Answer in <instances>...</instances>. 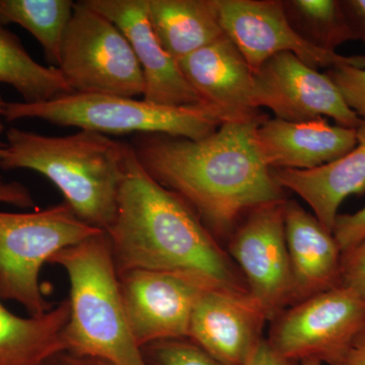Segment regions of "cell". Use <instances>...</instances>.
<instances>
[{
  "mask_svg": "<svg viewBox=\"0 0 365 365\" xmlns=\"http://www.w3.org/2000/svg\"><path fill=\"white\" fill-rule=\"evenodd\" d=\"M267 118L225 122L199 140L136 135L138 162L153 180L181 197L220 244L254 209L280 202L284 190L257 150L255 132Z\"/></svg>",
  "mask_w": 365,
  "mask_h": 365,
  "instance_id": "6da1fadb",
  "label": "cell"
},
{
  "mask_svg": "<svg viewBox=\"0 0 365 365\" xmlns=\"http://www.w3.org/2000/svg\"><path fill=\"white\" fill-rule=\"evenodd\" d=\"M106 234L118 274L134 269L172 271L215 287L248 290L225 247L181 197L150 177L132 145L116 218Z\"/></svg>",
  "mask_w": 365,
  "mask_h": 365,
  "instance_id": "7a4b0ae2",
  "label": "cell"
},
{
  "mask_svg": "<svg viewBox=\"0 0 365 365\" xmlns=\"http://www.w3.org/2000/svg\"><path fill=\"white\" fill-rule=\"evenodd\" d=\"M6 143L0 169L42 175L81 222L102 232L112 227L131 143L93 131L48 136L16 127Z\"/></svg>",
  "mask_w": 365,
  "mask_h": 365,
  "instance_id": "3957f363",
  "label": "cell"
},
{
  "mask_svg": "<svg viewBox=\"0 0 365 365\" xmlns=\"http://www.w3.org/2000/svg\"><path fill=\"white\" fill-rule=\"evenodd\" d=\"M49 264L68 276L66 352L113 365H148L131 332L106 232L60 251Z\"/></svg>",
  "mask_w": 365,
  "mask_h": 365,
  "instance_id": "277c9868",
  "label": "cell"
},
{
  "mask_svg": "<svg viewBox=\"0 0 365 365\" xmlns=\"http://www.w3.org/2000/svg\"><path fill=\"white\" fill-rule=\"evenodd\" d=\"M38 119L104 135L163 134L199 140L237 119L215 106L174 107L136 98L72 93L42 103L7 102L4 120ZM247 120V119H245Z\"/></svg>",
  "mask_w": 365,
  "mask_h": 365,
  "instance_id": "5b68a950",
  "label": "cell"
},
{
  "mask_svg": "<svg viewBox=\"0 0 365 365\" xmlns=\"http://www.w3.org/2000/svg\"><path fill=\"white\" fill-rule=\"evenodd\" d=\"M103 232L81 222L66 203L34 212L0 211V297L32 317L53 309L40 284L44 264L62 250Z\"/></svg>",
  "mask_w": 365,
  "mask_h": 365,
  "instance_id": "8992f818",
  "label": "cell"
},
{
  "mask_svg": "<svg viewBox=\"0 0 365 365\" xmlns=\"http://www.w3.org/2000/svg\"><path fill=\"white\" fill-rule=\"evenodd\" d=\"M57 68L73 93L143 97V71L128 40L86 0L74 4Z\"/></svg>",
  "mask_w": 365,
  "mask_h": 365,
  "instance_id": "52a82bcc",
  "label": "cell"
},
{
  "mask_svg": "<svg viewBox=\"0 0 365 365\" xmlns=\"http://www.w3.org/2000/svg\"><path fill=\"white\" fill-rule=\"evenodd\" d=\"M269 323L266 340L282 359L332 365L365 330V299L341 285L287 307Z\"/></svg>",
  "mask_w": 365,
  "mask_h": 365,
  "instance_id": "ba28073f",
  "label": "cell"
},
{
  "mask_svg": "<svg viewBox=\"0 0 365 365\" xmlns=\"http://www.w3.org/2000/svg\"><path fill=\"white\" fill-rule=\"evenodd\" d=\"M220 24L247 63L256 72L280 53H292L307 66L365 68V57L344 56L300 36L288 21L284 6L273 0H217Z\"/></svg>",
  "mask_w": 365,
  "mask_h": 365,
  "instance_id": "9c48e42d",
  "label": "cell"
},
{
  "mask_svg": "<svg viewBox=\"0 0 365 365\" xmlns=\"http://www.w3.org/2000/svg\"><path fill=\"white\" fill-rule=\"evenodd\" d=\"M131 332L139 347L158 341L188 338L194 309L207 281L172 271L134 269L118 274Z\"/></svg>",
  "mask_w": 365,
  "mask_h": 365,
  "instance_id": "30bf717a",
  "label": "cell"
},
{
  "mask_svg": "<svg viewBox=\"0 0 365 365\" xmlns=\"http://www.w3.org/2000/svg\"><path fill=\"white\" fill-rule=\"evenodd\" d=\"M284 201L254 209L235 228L225 250L269 322L294 304V282L285 237Z\"/></svg>",
  "mask_w": 365,
  "mask_h": 365,
  "instance_id": "8fae6325",
  "label": "cell"
},
{
  "mask_svg": "<svg viewBox=\"0 0 365 365\" xmlns=\"http://www.w3.org/2000/svg\"><path fill=\"white\" fill-rule=\"evenodd\" d=\"M257 109L267 108L276 119L304 122L332 118L339 126L356 129L362 119L346 105L329 78L292 53H280L254 72Z\"/></svg>",
  "mask_w": 365,
  "mask_h": 365,
  "instance_id": "7c38bea8",
  "label": "cell"
},
{
  "mask_svg": "<svg viewBox=\"0 0 365 365\" xmlns=\"http://www.w3.org/2000/svg\"><path fill=\"white\" fill-rule=\"evenodd\" d=\"M265 309L248 290L212 288L194 309L188 338L227 365H249L266 339Z\"/></svg>",
  "mask_w": 365,
  "mask_h": 365,
  "instance_id": "4fadbf2b",
  "label": "cell"
},
{
  "mask_svg": "<svg viewBox=\"0 0 365 365\" xmlns=\"http://www.w3.org/2000/svg\"><path fill=\"white\" fill-rule=\"evenodd\" d=\"M86 2L113 21L128 40L143 71V100L174 107L206 105L185 78L176 60L160 45L148 18V0Z\"/></svg>",
  "mask_w": 365,
  "mask_h": 365,
  "instance_id": "5bb4252c",
  "label": "cell"
},
{
  "mask_svg": "<svg viewBox=\"0 0 365 365\" xmlns=\"http://www.w3.org/2000/svg\"><path fill=\"white\" fill-rule=\"evenodd\" d=\"M356 129L324 118L304 122L267 119L255 132V144L270 170H307L338 160L356 145Z\"/></svg>",
  "mask_w": 365,
  "mask_h": 365,
  "instance_id": "9a60e30c",
  "label": "cell"
},
{
  "mask_svg": "<svg viewBox=\"0 0 365 365\" xmlns=\"http://www.w3.org/2000/svg\"><path fill=\"white\" fill-rule=\"evenodd\" d=\"M192 88L206 105L237 119L261 116L254 98V72L227 35L178 61Z\"/></svg>",
  "mask_w": 365,
  "mask_h": 365,
  "instance_id": "2e32d148",
  "label": "cell"
},
{
  "mask_svg": "<svg viewBox=\"0 0 365 365\" xmlns=\"http://www.w3.org/2000/svg\"><path fill=\"white\" fill-rule=\"evenodd\" d=\"M284 223L294 304L341 287L342 251L333 232L297 201L287 199Z\"/></svg>",
  "mask_w": 365,
  "mask_h": 365,
  "instance_id": "e0dca14e",
  "label": "cell"
},
{
  "mask_svg": "<svg viewBox=\"0 0 365 365\" xmlns=\"http://www.w3.org/2000/svg\"><path fill=\"white\" fill-rule=\"evenodd\" d=\"M356 138L349 153L316 169L272 170L281 188L299 196L331 232L343 201L365 190V119L356 128Z\"/></svg>",
  "mask_w": 365,
  "mask_h": 365,
  "instance_id": "ac0fdd59",
  "label": "cell"
},
{
  "mask_svg": "<svg viewBox=\"0 0 365 365\" xmlns=\"http://www.w3.org/2000/svg\"><path fill=\"white\" fill-rule=\"evenodd\" d=\"M0 297V365H47L66 352L71 304L62 300L39 317L16 316Z\"/></svg>",
  "mask_w": 365,
  "mask_h": 365,
  "instance_id": "d6986e66",
  "label": "cell"
},
{
  "mask_svg": "<svg viewBox=\"0 0 365 365\" xmlns=\"http://www.w3.org/2000/svg\"><path fill=\"white\" fill-rule=\"evenodd\" d=\"M160 45L176 61L225 35L217 0H148Z\"/></svg>",
  "mask_w": 365,
  "mask_h": 365,
  "instance_id": "ffe728a7",
  "label": "cell"
},
{
  "mask_svg": "<svg viewBox=\"0 0 365 365\" xmlns=\"http://www.w3.org/2000/svg\"><path fill=\"white\" fill-rule=\"evenodd\" d=\"M0 83L11 86L23 102L42 103L73 93L57 67L32 58L18 36L0 26Z\"/></svg>",
  "mask_w": 365,
  "mask_h": 365,
  "instance_id": "44dd1931",
  "label": "cell"
},
{
  "mask_svg": "<svg viewBox=\"0 0 365 365\" xmlns=\"http://www.w3.org/2000/svg\"><path fill=\"white\" fill-rule=\"evenodd\" d=\"M74 4L71 0H0V26L25 29L42 46L51 66L57 67Z\"/></svg>",
  "mask_w": 365,
  "mask_h": 365,
  "instance_id": "7402d4cb",
  "label": "cell"
},
{
  "mask_svg": "<svg viewBox=\"0 0 365 365\" xmlns=\"http://www.w3.org/2000/svg\"><path fill=\"white\" fill-rule=\"evenodd\" d=\"M141 350L148 365H227L189 338L158 341Z\"/></svg>",
  "mask_w": 365,
  "mask_h": 365,
  "instance_id": "603a6c76",
  "label": "cell"
},
{
  "mask_svg": "<svg viewBox=\"0 0 365 365\" xmlns=\"http://www.w3.org/2000/svg\"><path fill=\"white\" fill-rule=\"evenodd\" d=\"M328 76L339 90L346 105L365 119V68L351 66L334 67Z\"/></svg>",
  "mask_w": 365,
  "mask_h": 365,
  "instance_id": "cb8c5ba5",
  "label": "cell"
},
{
  "mask_svg": "<svg viewBox=\"0 0 365 365\" xmlns=\"http://www.w3.org/2000/svg\"><path fill=\"white\" fill-rule=\"evenodd\" d=\"M341 285L351 288L365 299V239L342 254Z\"/></svg>",
  "mask_w": 365,
  "mask_h": 365,
  "instance_id": "d4e9b609",
  "label": "cell"
},
{
  "mask_svg": "<svg viewBox=\"0 0 365 365\" xmlns=\"http://www.w3.org/2000/svg\"><path fill=\"white\" fill-rule=\"evenodd\" d=\"M333 235L342 254L365 239V206L352 215H338Z\"/></svg>",
  "mask_w": 365,
  "mask_h": 365,
  "instance_id": "484cf974",
  "label": "cell"
},
{
  "mask_svg": "<svg viewBox=\"0 0 365 365\" xmlns=\"http://www.w3.org/2000/svg\"><path fill=\"white\" fill-rule=\"evenodd\" d=\"M299 14L316 25L325 26L332 23L337 14V4L331 0H297L292 2Z\"/></svg>",
  "mask_w": 365,
  "mask_h": 365,
  "instance_id": "4316f807",
  "label": "cell"
},
{
  "mask_svg": "<svg viewBox=\"0 0 365 365\" xmlns=\"http://www.w3.org/2000/svg\"><path fill=\"white\" fill-rule=\"evenodd\" d=\"M0 203L20 208H32L36 205L30 190L16 181L0 182Z\"/></svg>",
  "mask_w": 365,
  "mask_h": 365,
  "instance_id": "83f0119b",
  "label": "cell"
},
{
  "mask_svg": "<svg viewBox=\"0 0 365 365\" xmlns=\"http://www.w3.org/2000/svg\"><path fill=\"white\" fill-rule=\"evenodd\" d=\"M332 365H365V330L356 336Z\"/></svg>",
  "mask_w": 365,
  "mask_h": 365,
  "instance_id": "f1b7e54d",
  "label": "cell"
},
{
  "mask_svg": "<svg viewBox=\"0 0 365 365\" xmlns=\"http://www.w3.org/2000/svg\"><path fill=\"white\" fill-rule=\"evenodd\" d=\"M249 365H299L295 362L288 361L282 359L279 355L271 349L267 340H264L258 351L255 354L254 359L250 362Z\"/></svg>",
  "mask_w": 365,
  "mask_h": 365,
  "instance_id": "f546056e",
  "label": "cell"
},
{
  "mask_svg": "<svg viewBox=\"0 0 365 365\" xmlns=\"http://www.w3.org/2000/svg\"><path fill=\"white\" fill-rule=\"evenodd\" d=\"M47 365H113L97 357L83 356V355L72 354L62 352L55 356Z\"/></svg>",
  "mask_w": 365,
  "mask_h": 365,
  "instance_id": "4dcf8cb0",
  "label": "cell"
},
{
  "mask_svg": "<svg viewBox=\"0 0 365 365\" xmlns=\"http://www.w3.org/2000/svg\"><path fill=\"white\" fill-rule=\"evenodd\" d=\"M6 101L4 98L0 96V134L4 133V130H6V126H4V113H6Z\"/></svg>",
  "mask_w": 365,
  "mask_h": 365,
  "instance_id": "1f68e13d",
  "label": "cell"
},
{
  "mask_svg": "<svg viewBox=\"0 0 365 365\" xmlns=\"http://www.w3.org/2000/svg\"><path fill=\"white\" fill-rule=\"evenodd\" d=\"M350 4L354 7L355 11H356L362 18L365 19V0H354V1L350 2Z\"/></svg>",
  "mask_w": 365,
  "mask_h": 365,
  "instance_id": "d6a6232c",
  "label": "cell"
},
{
  "mask_svg": "<svg viewBox=\"0 0 365 365\" xmlns=\"http://www.w3.org/2000/svg\"><path fill=\"white\" fill-rule=\"evenodd\" d=\"M6 155V143H0V160H2Z\"/></svg>",
  "mask_w": 365,
  "mask_h": 365,
  "instance_id": "836d02e7",
  "label": "cell"
},
{
  "mask_svg": "<svg viewBox=\"0 0 365 365\" xmlns=\"http://www.w3.org/2000/svg\"><path fill=\"white\" fill-rule=\"evenodd\" d=\"M299 365H323V364L317 360H304V361L300 362Z\"/></svg>",
  "mask_w": 365,
  "mask_h": 365,
  "instance_id": "e575fe53",
  "label": "cell"
}]
</instances>
